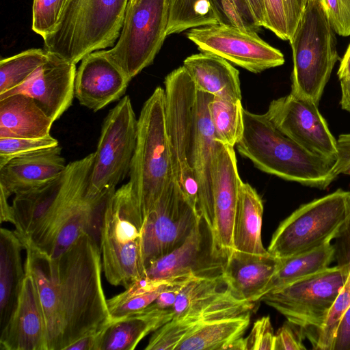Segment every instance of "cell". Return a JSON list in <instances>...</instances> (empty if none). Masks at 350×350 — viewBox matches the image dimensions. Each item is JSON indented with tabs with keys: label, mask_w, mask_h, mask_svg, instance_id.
I'll list each match as a JSON object with an SVG mask.
<instances>
[{
	"label": "cell",
	"mask_w": 350,
	"mask_h": 350,
	"mask_svg": "<svg viewBox=\"0 0 350 350\" xmlns=\"http://www.w3.org/2000/svg\"><path fill=\"white\" fill-rule=\"evenodd\" d=\"M22 241L25 271L33 279L44 314L48 350H66L111 321L101 282L100 245L90 234L82 233L55 258Z\"/></svg>",
	"instance_id": "1"
},
{
	"label": "cell",
	"mask_w": 350,
	"mask_h": 350,
	"mask_svg": "<svg viewBox=\"0 0 350 350\" xmlns=\"http://www.w3.org/2000/svg\"><path fill=\"white\" fill-rule=\"evenodd\" d=\"M164 84L174 177L206 223L212 210L219 142L209 111L214 96L199 90L183 66L170 72Z\"/></svg>",
	"instance_id": "2"
},
{
	"label": "cell",
	"mask_w": 350,
	"mask_h": 350,
	"mask_svg": "<svg viewBox=\"0 0 350 350\" xmlns=\"http://www.w3.org/2000/svg\"><path fill=\"white\" fill-rule=\"evenodd\" d=\"M243 131L239 154L258 170L282 179L321 189L337 177L336 159L313 154L280 131L265 114L243 107Z\"/></svg>",
	"instance_id": "3"
},
{
	"label": "cell",
	"mask_w": 350,
	"mask_h": 350,
	"mask_svg": "<svg viewBox=\"0 0 350 350\" xmlns=\"http://www.w3.org/2000/svg\"><path fill=\"white\" fill-rule=\"evenodd\" d=\"M129 176V183L145 220L174 178L165 90L161 87L154 90L141 109Z\"/></svg>",
	"instance_id": "4"
},
{
	"label": "cell",
	"mask_w": 350,
	"mask_h": 350,
	"mask_svg": "<svg viewBox=\"0 0 350 350\" xmlns=\"http://www.w3.org/2000/svg\"><path fill=\"white\" fill-rule=\"evenodd\" d=\"M129 0H68L44 49L77 64L87 55L112 47Z\"/></svg>",
	"instance_id": "5"
},
{
	"label": "cell",
	"mask_w": 350,
	"mask_h": 350,
	"mask_svg": "<svg viewBox=\"0 0 350 350\" xmlns=\"http://www.w3.org/2000/svg\"><path fill=\"white\" fill-rule=\"evenodd\" d=\"M144 222L139 205L128 182L109 198L100 229L102 266L111 284L126 288L144 277Z\"/></svg>",
	"instance_id": "6"
},
{
	"label": "cell",
	"mask_w": 350,
	"mask_h": 350,
	"mask_svg": "<svg viewBox=\"0 0 350 350\" xmlns=\"http://www.w3.org/2000/svg\"><path fill=\"white\" fill-rule=\"evenodd\" d=\"M289 42L293 61L291 93L319 105L339 59L336 32L320 0H308Z\"/></svg>",
	"instance_id": "7"
},
{
	"label": "cell",
	"mask_w": 350,
	"mask_h": 350,
	"mask_svg": "<svg viewBox=\"0 0 350 350\" xmlns=\"http://www.w3.org/2000/svg\"><path fill=\"white\" fill-rule=\"evenodd\" d=\"M350 221V191H336L302 204L283 220L267 251L284 258L321 247L335 238Z\"/></svg>",
	"instance_id": "8"
},
{
	"label": "cell",
	"mask_w": 350,
	"mask_h": 350,
	"mask_svg": "<svg viewBox=\"0 0 350 350\" xmlns=\"http://www.w3.org/2000/svg\"><path fill=\"white\" fill-rule=\"evenodd\" d=\"M168 0H129L120 36L105 55L131 81L152 64L167 35Z\"/></svg>",
	"instance_id": "9"
},
{
	"label": "cell",
	"mask_w": 350,
	"mask_h": 350,
	"mask_svg": "<svg viewBox=\"0 0 350 350\" xmlns=\"http://www.w3.org/2000/svg\"><path fill=\"white\" fill-rule=\"evenodd\" d=\"M94 152L67 164L49 182L15 194L12 201L15 231L31 240L71 200L86 192Z\"/></svg>",
	"instance_id": "10"
},
{
	"label": "cell",
	"mask_w": 350,
	"mask_h": 350,
	"mask_svg": "<svg viewBox=\"0 0 350 350\" xmlns=\"http://www.w3.org/2000/svg\"><path fill=\"white\" fill-rule=\"evenodd\" d=\"M336 265L264 295L260 301L300 327L310 340L323 326L349 276Z\"/></svg>",
	"instance_id": "11"
},
{
	"label": "cell",
	"mask_w": 350,
	"mask_h": 350,
	"mask_svg": "<svg viewBox=\"0 0 350 350\" xmlns=\"http://www.w3.org/2000/svg\"><path fill=\"white\" fill-rule=\"evenodd\" d=\"M137 133L131 99L124 96L104 120L89 176L86 197L94 199L116 187L129 173Z\"/></svg>",
	"instance_id": "12"
},
{
	"label": "cell",
	"mask_w": 350,
	"mask_h": 350,
	"mask_svg": "<svg viewBox=\"0 0 350 350\" xmlns=\"http://www.w3.org/2000/svg\"><path fill=\"white\" fill-rule=\"evenodd\" d=\"M202 221L196 206L174 177L144 222V271L151 262L181 245Z\"/></svg>",
	"instance_id": "13"
},
{
	"label": "cell",
	"mask_w": 350,
	"mask_h": 350,
	"mask_svg": "<svg viewBox=\"0 0 350 350\" xmlns=\"http://www.w3.org/2000/svg\"><path fill=\"white\" fill-rule=\"evenodd\" d=\"M187 38L202 52L218 55L251 72L260 73L284 64L283 53L256 31L215 23L187 30Z\"/></svg>",
	"instance_id": "14"
},
{
	"label": "cell",
	"mask_w": 350,
	"mask_h": 350,
	"mask_svg": "<svg viewBox=\"0 0 350 350\" xmlns=\"http://www.w3.org/2000/svg\"><path fill=\"white\" fill-rule=\"evenodd\" d=\"M265 115L280 131L308 151L337 159V141L315 103L290 93L272 100Z\"/></svg>",
	"instance_id": "15"
},
{
	"label": "cell",
	"mask_w": 350,
	"mask_h": 350,
	"mask_svg": "<svg viewBox=\"0 0 350 350\" xmlns=\"http://www.w3.org/2000/svg\"><path fill=\"white\" fill-rule=\"evenodd\" d=\"M240 178L233 146L219 142L215 165L212 210L206 226L213 254L226 259L232 250V232Z\"/></svg>",
	"instance_id": "16"
},
{
	"label": "cell",
	"mask_w": 350,
	"mask_h": 350,
	"mask_svg": "<svg viewBox=\"0 0 350 350\" xmlns=\"http://www.w3.org/2000/svg\"><path fill=\"white\" fill-rule=\"evenodd\" d=\"M76 64L48 52L46 62L25 83L2 95L21 93L32 98L55 122L70 107L75 96Z\"/></svg>",
	"instance_id": "17"
},
{
	"label": "cell",
	"mask_w": 350,
	"mask_h": 350,
	"mask_svg": "<svg viewBox=\"0 0 350 350\" xmlns=\"http://www.w3.org/2000/svg\"><path fill=\"white\" fill-rule=\"evenodd\" d=\"M129 82L103 50L96 51L84 57L77 70L75 96L81 105L97 111L119 100Z\"/></svg>",
	"instance_id": "18"
},
{
	"label": "cell",
	"mask_w": 350,
	"mask_h": 350,
	"mask_svg": "<svg viewBox=\"0 0 350 350\" xmlns=\"http://www.w3.org/2000/svg\"><path fill=\"white\" fill-rule=\"evenodd\" d=\"M0 348L48 350L45 321L38 293L32 276L27 271L16 308L1 331Z\"/></svg>",
	"instance_id": "19"
},
{
	"label": "cell",
	"mask_w": 350,
	"mask_h": 350,
	"mask_svg": "<svg viewBox=\"0 0 350 350\" xmlns=\"http://www.w3.org/2000/svg\"><path fill=\"white\" fill-rule=\"evenodd\" d=\"M201 224L181 245L151 262L143 278L161 281L187 275L212 277L222 274L224 263L221 259L207 257Z\"/></svg>",
	"instance_id": "20"
},
{
	"label": "cell",
	"mask_w": 350,
	"mask_h": 350,
	"mask_svg": "<svg viewBox=\"0 0 350 350\" xmlns=\"http://www.w3.org/2000/svg\"><path fill=\"white\" fill-rule=\"evenodd\" d=\"M61 152L58 145L10 159L0 167L1 191L9 198L53 179L67 165Z\"/></svg>",
	"instance_id": "21"
},
{
	"label": "cell",
	"mask_w": 350,
	"mask_h": 350,
	"mask_svg": "<svg viewBox=\"0 0 350 350\" xmlns=\"http://www.w3.org/2000/svg\"><path fill=\"white\" fill-rule=\"evenodd\" d=\"M281 264V258L269 252L257 254L232 249L224 262L222 275L237 299L255 302Z\"/></svg>",
	"instance_id": "22"
},
{
	"label": "cell",
	"mask_w": 350,
	"mask_h": 350,
	"mask_svg": "<svg viewBox=\"0 0 350 350\" xmlns=\"http://www.w3.org/2000/svg\"><path fill=\"white\" fill-rule=\"evenodd\" d=\"M183 66L199 90L226 100H241L239 72L228 60L200 51L186 57Z\"/></svg>",
	"instance_id": "23"
},
{
	"label": "cell",
	"mask_w": 350,
	"mask_h": 350,
	"mask_svg": "<svg viewBox=\"0 0 350 350\" xmlns=\"http://www.w3.org/2000/svg\"><path fill=\"white\" fill-rule=\"evenodd\" d=\"M53 122L26 94L0 98V138L44 137L50 135Z\"/></svg>",
	"instance_id": "24"
},
{
	"label": "cell",
	"mask_w": 350,
	"mask_h": 350,
	"mask_svg": "<svg viewBox=\"0 0 350 350\" xmlns=\"http://www.w3.org/2000/svg\"><path fill=\"white\" fill-rule=\"evenodd\" d=\"M24 243L15 230H0V329L7 325L18 301L25 276L21 251Z\"/></svg>",
	"instance_id": "25"
},
{
	"label": "cell",
	"mask_w": 350,
	"mask_h": 350,
	"mask_svg": "<svg viewBox=\"0 0 350 350\" xmlns=\"http://www.w3.org/2000/svg\"><path fill=\"white\" fill-rule=\"evenodd\" d=\"M166 323L164 317L147 308L111 319L97 334L96 350H133Z\"/></svg>",
	"instance_id": "26"
},
{
	"label": "cell",
	"mask_w": 350,
	"mask_h": 350,
	"mask_svg": "<svg viewBox=\"0 0 350 350\" xmlns=\"http://www.w3.org/2000/svg\"><path fill=\"white\" fill-rule=\"evenodd\" d=\"M262 201L248 183H242L235 212L232 248L241 252L264 254L268 251L262 243Z\"/></svg>",
	"instance_id": "27"
},
{
	"label": "cell",
	"mask_w": 350,
	"mask_h": 350,
	"mask_svg": "<svg viewBox=\"0 0 350 350\" xmlns=\"http://www.w3.org/2000/svg\"><path fill=\"white\" fill-rule=\"evenodd\" d=\"M250 312L197 324L176 350H226L242 338L250 321Z\"/></svg>",
	"instance_id": "28"
},
{
	"label": "cell",
	"mask_w": 350,
	"mask_h": 350,
	"mask_svg": "<svg viewBox=\"0 0 350 350\" xmlns=\"http://www.w3.org/2000/svg\"><path fill=\"white\" fill-rule=\"evenodd\" d=\"M333 260L334 247L331 243L306 252L281 258L280 267L265 287L260 299L268 293L327 269Z\"/></svg>",
	"instance_id": "29"
},
{
	"label": "cell",
	"mask_w": 350,
	"mask_h": 350,
	"mask_svg": "<svg viewBox=\"0 0 350 350\" xmlns=\"http://www.w3.org/2000/svg\"><path fill=\"white\" fill-rule=\"evenodd\" d=\"M228 289L223 275L195 277L181 288L174 306L172 319L190 317L207 308Z\"/></svg>",
	"instance_id": "30"
},
{
	"label": "cell",
	"mask_w": 350,
	"mask_h": 350,
	"mask_svg": "<svg viewBox=\"0 0 350 350\" xmlns=\"http://www.w3.org/2000/svg\"><path fill=\"white\" fill-rule=\"evenodd\" d=\"M193 275H187L161 281H151L142 278L129 287L109 299H107L108 310L111 319L141 311L150 306L159 295L180 279Z\"/></svg>",
	"instance_id": "31"
},
{
	"label": "cell",
	"mask_w": 350,
	"mask_h": 350,
	"mask_svg": "<svg viewBox=\"0 0 350 350\" xmlns=\"http://www.w3.org/2000/svg\"><path fill=\"white\" fill-rule=\"evenodd\" d=\"M44 49H31L0 61V95L25 83L46 62Z\"/></svg>",
	"instance_id": "32"
},
{
	"label": "cell",
	"mask_w": 350,
	"mask_h": 350,
	"mask_svg": "<svg viewBox=\"0 0 350 350\" xmlns=\"http://www.w3.org/2000/svg\"><path fill=\"white\" fill-rule=\"evenodd\" d=\"M241 101H230L213 96L209 105L211 120L216 140L234 146L243 131Z\"/></svg>",
	"instance_id": "33"
},
{
	"label": "cell",
	"mask_w": 350,
	"mask_h": 350,
	"mask_svg": "<svg viewBox=\"0 0 350 350\" xmlns=\"http://www.w3.org/2000/svg\"><path fill=\"white\" fill-rule=\"evenodd\" d=\"M350 306V271L345 285L336 299L322 328L310 340L313 349L332 350L340 320Z\"/></svg>",
	"instance_id": "34"
},
{
	"label": "cell",
	"mask_w": 350,
	"mask_h": 350,
	"mask_svg": "<svg viewBox=\"0 0 350 350\" xmlns=\"http://www.w3.org/2000/svg\"><path fill=\"white\" fill-rule=\"evenodd\" d=\"M220 23L230 24L242 30L257 31L260 28L246 0H213Z\"/></svg>",
	"instance_id": "35"
},
{
	"label": "cell",
	"mask_w": 350,
	"mask_h": 350,
	"mask_svg": "<svg viewBox=\"0 0 350 350\" xmlns=\"http://www.w3.org/2000/svg\"><path fill=\"white\" fill-rule=\"evenodd\" d=\"M68 0H33L32 30L42 38L55 29Z\"/></svg>",
	"instance_id": "36"
},
{
	"label": "cell",
	"mask_w": 350,
	"mask_h": 350,
	"mask_svg": "<svg viewBox=\"0 0 350 350\" xmlns=\"http://www.w3.org/2000/svg\"><path fill=\"white\" fill-rule=\"evenodd\" d=\"M58 145L51 135L40 138H0V167L16 157Z\"/></svg>",
	"instance_id": "37"
},
{
	"label": "cell",
	"mask_w": 350,
	"mask_h": 350,
	"mask_svg": "<svg viewBox=\"0 0 350 350\" xmlns=\"http://www.w3.org/2000/svg\"><path fill=\"white\" fill-rule=\"evenodd\" d=\"M192 327L179 319H172L154 332L146 350H176Z\"/></svg>",
	"instance_id": "38"
},
{
	"label": "cell",
	"mask_w": 350,
	"mask_h": 350,
	"mask_svg": "<svg viewBox=\"0 0 350 350\" xmlns=\"http://www.w3.org/2000/svg\"><path fill=\"white\" fill-rule=\"evenodd\" d=\"M265 21L264 27L283 40H289L284 0H263Z\"/></svg>",
	"instance_id": "39"
},
{
	"label": "cell",
	"mask_w": 350,
	"mask_h": 350,
	"mask_svg": "<svg viewBox=\"0 0 350 350\" xmlns=\"http://www.w3.org/2000/svg\"><path fill=\"white\" fill-rule=\"evenodd\" d=\"M336 33L350 36V0H320Z\"/></svg>",
	"instance_id": "40"
},
{
	"label": "cell",
	"mask_w": 350,
	"mask_h": 350,
	"mask_svg": "<svg viewBox=\"0 0 350 350\" xmlns=\"http://www.w3.org/2000/svg\"><path fill=\"white\" fill-rule=\"evenodd\" d=\"M246 349L273 350L275 334L269 317L258 319L250 335L245 338Z\"/></svg>",
	"instance_id": "41"
},
{
	"label": "cell",
	"mask_w": 350,
	"mask_h": 350,
	"mask_svg": "<svg viewBox=\"0 0 350 350\" xmlns=\"http://www.w3.org/2000/svg\"><path fill=\"white\" fill-rule=\"evenodd\" d=\"M305 337L302 328L287 321L275 334L273 350H306Z\"/></svg>",
	"instance_id": "42"
},
{
	"label": "cell",
	"mask_w": 350,
	"mask_h": 350,
	"mask_svg": "<svg viewBox=\"0 0 350 350\" xmlns=\"http://www.w3.org/2000/svg\"><path fill=\"white\" fill-rule=\"evenodd\" d=\"M334 260L337 265L350 271V221L347 226L335 238Z\"/></svg>",
	"instance_id": "43"
},
{
	"label": "cell",
	"mask_w": 350,
	"mask_h": 350,
	"mask_svg": "<svg viewBox=\"0 0 350 350\" xmlns=\"http://www.w3.org/2000/svg\"><path fill=\"white\" fill-rule=\"evenodd\" d=\"M337 141L336 175H350V133L341 134Z\"/></svg>",
	"instance_id": "44"
},
{
	"label": "cell",
	"mask_w": 350,
	"mask_h": 350,
	"mask_svg": "<svg viewBox=\"0 0 350 350\" xmlns=\"http://www.w3.org/2000/svg\"><path fill=\"white\" fill-rule=\"evenodd\" d=\"M332 350H350V306L338 325Z\"/></svg>",
	"instance_id": "45"
},
{
	"label": "cell",
	"mask_w": 350,
	"mask_h": 350,
	"mask_svg": "<svg viewBox=\"0 0 350 350\" xmlns=\"http://www.w3.org/2000/svg\"><path fill=\"white\" fill-rule=\"evenodd\" d=\"M308 0H284L290 39L294 33Z\"/></svg>",
	"instance_id": "46"
},
{
	"label": "cell",
	"mask_w": 350,
	"mask_h": 350,
	"mask_svg": "<svg viewBox=\"0 0 350 350\" xmlns=\"http://www.w3.org/2000/svg\"><path fill=\"white\" fill-rule=\"evenodd\" d=\"M250 11L260 27H264L265 13L263 0H246Z\"/></svg>",
	"instance_id": "47"
},
{
	"label": "cell",
	"mask_w": 350,
	"mask_h": 350,
	"mask_svg": "<svg viewBox=\"0 0 350 350\" xmlns=\"http://www.w3.org/2000/svg\"><path fill=\"white\" fill-rule=\"evenodd\" d=\"M98 332L86 336L76 341L70 345L66 350H96Z\"/></svg>",
	"instance_id": "48"
},
{
	"label": "cell",
	"mask_w": 350,
	"mask_h": 350,
	"mask_svg": "<svg viewBox=\"0 0 350 350\" xmlns=\"http://www.w3.org/2000/svg\"><path fill=\"white\" fill-rule=\"evenodd\" d=\"M8 197L2 191L0 195V220L1 222H10L13 225L14 224V217L12 205H10L8 202Z\"/></svg>",
	"instance_id": "49"
},
{
	"label": "cell",
	"mask_w": 350,
	"mask_h": 350,
	"mask_svg": "<svg viewBox=\"0 0 350 350\" xmlns=\"http://www.w3.org/2000/svg\"><path fill=\"white\" fill-rule=\"evenodd\" d=\"M337 75L340 80L350 79V44L341 59Z\"/></svg>",
	"instance_id": "50"
},
{
	"label": "cell",
	"mask_w": 350,
	"mask_h": 350,
	"mask_svg": "<svg viewBox=\"0 0 350 350\" xmlns=\"http://www.w3.org/2000/svg\"><path fill=\"white\" fill-rule=\"evenodd\" d=\"M340 86L342 92L341 107L350 113V79L340 80Z\"/></svg>",
	"instance_id": "51"
}]
</instances>
